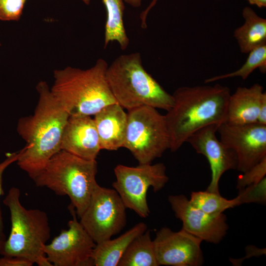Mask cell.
<instances>
[{
	"mask_svg": "<svg viewBox=\"0 0 266 266\" xmlns=\"http://www.w3.org/2000/svg\"><path fill=\"white\" fill-rule=\"evenodd\" d=\"M20 153V151L18 153H10L3 161L0 163V197L4 194L2 188V175L3 172L9 166L17 161ZM5 239L3 233V218L0 207V242L3 241Z\"/></svg>",
	"mask_w": 266,
	"mask_h": 266,
	"instance_id": "27",
	"label": "cell"
},
{
	"mask_svg": "<svg viewBox=\"0 0 266 266\" xmlns=\"http://www.w3.org/2000/svg\"><path fill=\"white\" fill-rule=\"evenodd\" d=\"M61 150L84 159L96 160L101 148L94 119L89 116H69Z\"/></svg>",
	"mask_w": 266,
	"mask_h": 266,
	"instance_id": "15",
	"label": "cell"
},
{
	"mask_svg": "<svg viewBox=\"0 0 266 266\" xmlns=\"http://www.w3.org/2000/svg\"><path fill=\"white\" fill-rule=\"evenodd\" d=\"M125 2L134 7H139L142 0H123Z\"/></svg>",
	"mask_w": 266,
	"mask_h": 266,
	"instance_id": "31",
	"label": "cell"
},
{
	"mask_svg": "<svg viewBox=\"0 0 266 266\" xmlns=\"http://www.w3.org/2000/svg\"><path fill=\"white\" fill-rule=\"evenodd\" d=\"M257 123L266 125V97H265L261 104Z\"/></svg>",
	"mask_w": 266,
	"mask_h": 266,
	"instance_id": "29",
	"label": "cell"
},
{
	"mask_svg": "<svg viewBox=\"0 0 266 266\" xmlns=\"http://www.w3.org/2000/svg\"><path fill=\"white\" fill-rule=\"evenodd\" d=\"M248 54L245 62L239 68L232 72L207 78L205 80L204 83H209L235 77L245 80L257 68L265 73L266 70V43L254 48Z\"/></svg>",
	"mask_w": 266,
	"mask_h": 266,
	"instance_id": "22",
	"label": "cell"
},
{
	"mask_svg": "<svg viewBox=\"0 0 266 266\" xmlns=\"http://www.w3.org/2000/svg\"><path fill=\"white\" fill-rule=\"evenodd\" d=\"M96 160H88L64 150L55 154L33 179L59 196H67L79 218L87 207L98 183Z\"/></svg>",
	"mask_w": 266,
	"mask_h": 266,
	"instance_id": "6",
	"label": "cell"
},
{
	"mask_svg": "<svg viewBox=\"0 0 266 266\" xmlns=\"http://www.w3.org/2000/svg\"><path fill=\"white\" fill-rule=\"evenodd\" d=\"M81 0L86 4H89L90 2V0Z\"/></svg>",
	"mask_w": 266,
	"mask_h": 266,
	"instance_id": "33",
	"label": "cell"
},
{
	"mask_svg": "<svg viewBox=\"0 0 266 266\" xmlns=\"http://www.w3.org/2000/svg\"><path fill=\"white\" fill-rule=\"evenodd\" d=\"M175 217L182 223V229L202 241L218 244L225 236L229 229L226 215L207 213L194 206L183 195L168 197Z\"/></svg>",
	"mask_w": 266,
	"mask_h": 266,
	"instance_id": "13",
	"label": "cell"
},
{
	"mask_svg": "<svg viewBox=\"0 0 266 266\" xmlns=\"http://www.w3.org/2000/svg\"><path fill=\"white\" fill-rule=\"evenodd\" d=\"M147 229L146 224L140 222L113 239L96 243L92 258L95 266H118L132 241Z\"/></svg>",
	"mask_w": 266,
	"mask_h": 266,
	"instance_id": "18",
	"label": "cell"
},
{
	"mask_svg": "<svg viewBox=\"0 0 266 266\" xmlns=\"http://www.w3.org/2000/svg\"><path fill=\"white\" fill-rule=\"evenodd\" d=\"M230 89L220 84L179 87L172 95L173 104L165 115L169 150L177 151L195 132L225 123Z\"/></svg>",
	"mask_w": 266,
	"mask_h": 266,
	"instance_id": "2",
	"label": "cell"
},
{
	"mask_svg": "<svg viewBox=\"0 0 266 266\" xmlns=\"http://www.w3.org/2000/svg\"><path fill=\"white\" fill-rule=\"evenodd\" d=\"M153 241L159 266H200L203 263L202 240L182 229L174 232L162 228Z\"/></svg>",
	"mask_w": 266,
	"mask_h": 266,
	"instance_id": "12",
	"label": "cell"
},
{
	"mask_svg": "<svg viewBox=\"0 0 266 266\" xmlns=\"http://www.w3.org/2000/svg\"><path fill=\"white\" fill-rule=\"evenodd\" d=\"M26 0H0V20H18Z\"/></svg>",
	"mask_w": 266,
	"mask_h": 266,
	"instance_id": "26",
	"label": "cell"
},
{
	"mask_svg": "<svg viewBox=\"0 0 266 266\" xmlns=\"http://www.w3.org/2000/svg\"><path fill=\"white\" fill-rule=\"evenodd\" d=\"M189 200L195 207L210 214L223 213L227 209L237 206L234 198L228 200L220 193L207 190L192 192Z\"/></svg>",
	"mask_w": 266,
	"mask_h": 266,
	"instance_id": "23",
	"label": "cell"
},
{
	"mask_svg": "<svg viewBox=\"0 0 266 266\" xmlns=\"http://www.w3.org/2000/svg\"><path fill=\"white\" fill-rule=\"evenodd\" d=\"M157 0H153L152 2L150 4V6L151 7H153L155 5Z\"/></svg>",
	"mask_w": 266,
	"mask_h": 266,
	"instance_id": "32",
	"label": "cell"
},
{
	"mask_svg": "<svg viewBox=\"0 0 266 266\" xmlns=\"http://www.w3.org/2000/svg\"><path fill=\"white\" fill-rule=\"evenodd\" d=\"M265 97L263 86L258 83L249 87H237L229 98L225 123L232 125L257 123L260 107Z\"/></svg>",
	"mask_w": 266,
	"mask_h": 266,
	"instance_id": "17",
	"label": "cell"
},
{
	"mask_svg": "<svg viewBox=\"0 0 266 266\" xmlns=\"http://www.w3.org/2000/svg\"><path fill=\"white\" fill-rule=\"evenodd\" d=\"M242 16L244 23L235 30L233 36L241 52L248 54L266 43V20L248 6L243 9Z\"/></svg>",
	"mask_w": 266,
	"mask_h": 266,
	"instance_id": "19",
	"label": "cell"
},
{
	"mask_svg": "<svg viewBox=\"0 0 266 266\" xmlns=\"http://www.w3.org/2000/svg\"><path fill=\"white\" fill-rule=\"evenodd\" d=\"M39 99L34 113L20 118L17 131L26 144L17 163L33 180L61 150L64 128L69 117L45 81L36 85Z\"/></svg>",
	"mask_w": 266,
	"mask_h": 266,
	"instance_id": "1",
	"label": "cell"
},
{
	"mask_svg": "<svg viewBox=\"0 0 266 266\" xmlns=\"http://www.w3.org/2000/svg\"><path fill=\"white\" fill-rule=\"evenodd\" d=\"M220 140L235 154L236 170L245 172L266 157V125L258 123L220 124Z\"/></svg>",
	"mask_w": 266,
	"mask_h": 266,
	"instance_id": "11",
	"label": "cell"
},
{
	"mask_svg": "<svg viewBox=\"0 0 266 266\" xmlns=\"http://www.w3.org/2000/svg\"><path fill=\"white\" fill-rule=\"evenodd\" d=\"M31 262L19 258L2 256L0 258V266H32Z\"/></svg>",
	"mask_w": 266,
	"mask_h": 266,
	"instance_id": "28",
	"label": "cell"
},
{
	"mask_svg": "<svg viewBox=\"0 0 266 266\" xmlns=\"http://www.w3.org/2000/svg\"><path fill=\"white\" fill-rule=\"evenodd\" d=\"M126 207L113 188L95 186L79 222L96 243L119 233L127 222Z\"/></svg>",
	"mask_w": 266,
	"mask_h": 266,
	"instance_id": "9",
	"label": "cell"
},
{
	"mask_svg": "<svg viewBox=\"0 0 266 266\" xmlns=\"http://www.w3.org/2000/svg\"><path fill=\"white\" fill-rule=\"evenodd\" d=\"M106 77L116 102L128 110L143 106L168 111L172 95L144 68L138 52L122 55L108 66Z\"/></svg>",
	"mask_w": 266,
	"mask_h": 266,
	"instance_id": "4",
	"label": "cell"
},
{
	"mask_svg": "<svg viewBox=\"0 0 266 266\" xmlns=\"http://www.w3.org/2000/svg\"><path fill=\"white\" fill-rule=\"evenodd\" d=\"M108 66L105 60L99 59L88 69L67 66L54 71L50 90L69 116L95 115L117 102L106 79Z\"/></svg>",
	"mask_w": 266,
	"mask_h": 266,
	"instance_id": "3",
	"label": "cell"
},
{
	"mask_svg": "<svg viewBox=\"0 0 266 266\" xmlns=\"http://www.w3.org/2000/svg\"><path fill=\"white\" fill-rule=\"evenodd\" d=\"M100 148L108 151L123 147L127 125V113L117 102L108 104L93 118Z\"/></svg>",
	"mask_w": 266,
	"mask_h": 266,
	"instance_id": "16",
	"label": "cell"
},
{
	"mask_svg": "<svg viewBox=\"0 0 266 266\" xmlns=\"http://www.w3.org/2000/svg\"><path fill=\"white\" fill-rule=\"evenodd\" d=\"M153 240L146 230L128 247L118 266H158Z\"/></svg>",
	"mask_w": 266,
	"mask_h": 266,
	"instance_id": "21",
	"label": "cell"
},
{
	"mask_svg": "<svg viewBox=\"0 0 266 266\" xmlns=\"http://www.w3.org/2000/svg\"><path fill=\"white\" fill-rule=\"evenodd\" d=\"M248 2L253 5H256L260 8L266 6V0H247Z\"/></svg>",
	"mask_w": 266,
	"mask_h": 266,
	"instance_id": "30",
	"label": "cell"
},
{
	"mask_svg": "<svg viewBox=\"0 0 266 266\" xmlns=\"http://www.w3.org/2000/svg\"><path fill=\"white\" fill-rule=\"evenodd\" d=\"M266 175V157L258 163L239 176L236 188L242 189L247 186L256 184L261 181Z\"/></svg>",
	"mask_w": 266,
	"mask_h": 266,
	"instance_id": "25",
	"label": "cell"
},
{
	"mask_svg": "<svg viewBox=\"0 0 266 266\" xmlns=\"http://www.w3.org/2000/svg\"><path fill=\"white\" fill-rule=\"evenodd\" d=\"M106 10L104 48L116 41L125 50L130 42L123 20L125 6L123 0H102Z\"/></svg>",
	"mask_w": 266,
	"mask_h": 266,
	"instance_id": "20",
	"label": "cell"
},
{
	"mask_svg": "<svg viewBox=\"0 0 266 266\" xmlns=\"http://www.w3.org/2000/svg\"><path fill=\"white\" fill-rule=\"evenodd\" d=\"M116 180L113 188L117 192L127 208L141 218L150 213L147 200L150 187L155 192L162 189L168 181L166 167L162 163L139 164L136 166L118 165L114 169Z\"/></svg>",
	"mask_w": 266,
	"mask_h": 266,
	"instance_id": "8",
	"label": "cell"
},
{
	"mask_svg": "<svg viewBox=\"0 0 266 266\" xmlns=\"http://www.w3.org/2000/svg\"><path fill=\"white\" fill-rule=\"evenodd\" d=\"M123 147L131 152L139 164H151L161 157L170 148L165 115L148 106L128 110Z\"/></svg>",
	"mask_w": 266,
	"mask_h": 266,
	"instance_id": "7",
	"label": "cell"
},
{
	"mask_svg": "<svg viewBox=\"0 0 266 266\" xmlns=\"http://www.w3.org/2000/svg\"><path fill=\"white\" fill-rule=\"evenodd\" d=\"M68 209L72 218L68 229L63 230L49 244L44 252L53 266H92V253L96 243L79 221L71 205Z\"/></svg>",
	"mask_w": 266,
	"mask_h": 266,
	"instance_id": "10",
	"label": "cell"
},
{
	"mask_svg": "<svg viewBox=\"0 0 266 266\" xmlns=\"http://www.w3.org/2000/svg\"><path fill=\"white\" fill-rule=\"evenodd\" d=\"M20 191L11 188L3 200L10 212L11 230L0 242V255L27 260L39 266H53L44 252L51 236L47 213L39 209H27L20 200Z\"/></svg>",
	"mask_w": 266,
	"mask_h": 266,
	"instance_id": "5",
	"label": "cell"
},
{
	"mask_svg": "<svg viewBox=\"0 0 266 266\" xmlns=\"http://www.w3.org/2000/svg\"><path fill=\"white\" fill-rule=\"evenodd\" d=\"M238 190L237 196L234 198L237 206L250 203L264 204L266 202V178Z\"/></svg>",
	"mask_w": 266,
	"mask_h": 266,
	"instance_id": "24",
	"label": "cell"
},
{
	"mask_svg": "<svg viewBox=\"0 0 266 266\" xmlns=\"http://www.w3.org/2000/svg\"></svg>",
	"mask_w": 266,
	"mask_h": 266,
	"instance_id": "34",
	"label": "cell"
},
{
	"mask_svg": "<svg viewBox=\"0 0 266 266\" xmlns=\"http://www.w3.org/2000/svg\"><path fill=\"white\" fill-rule=\"evenodd\" d=\"M217 125L206 126L193 133L187 140L196 152L205 156L209 164L211 178L207 191L219 194V183L227 171L236 169L235 154L227 147L216 135Z\"/></svg>",
	"mask_w": 266,
	"mask_h": 266,
	"instance_id": "14",
	"label": "cell"
}]
</instances>
